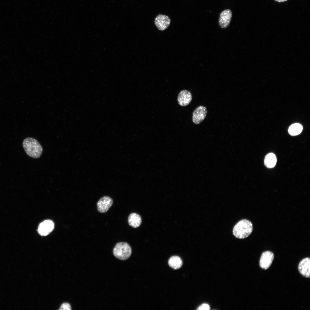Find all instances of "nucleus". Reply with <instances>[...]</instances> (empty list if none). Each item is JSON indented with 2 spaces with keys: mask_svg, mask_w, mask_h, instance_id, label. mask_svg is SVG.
<instances>
[{
  "mask_svg": "<svg viewBox=\"0 0 310 310\" xmlns=\"http://www.w3.org/2000/svg\"><path fill=\"white\" fill-rule=\"evenodd\" d=\"M22 146L26 154L31 157L38 158L42 154V148L38 142L35 139L30 137L26 138L23 141Z\"/></svg>",
  "mask_w": 310,
  "mask_h": 310,
  "instance_id": "f257e3e1",
  "label": "nucleus"
},
{
  "mask_svg": "<svg viewBox=\"0 0 310 310\" xmlns=\"http://www.w3.org/2000/svg\"><path fill=\"white\" fill-rule=\"evenodd\" d=\"M253 229V225L251 222L247 219H243L239 221L234 226L233 233L238 238L245 239L251 234Z\"/></svg>",
  "mask_w": 310,
  "mask_h": 310,
  "instance_id": "f03ea898",
  "label": "nucleus"
},
{
  "mask_svg": "<svg viewBox=\"0 0 310 310\" xmlns=\"http://www.w3.org/2000/svg\"><path fill=\"white\" fill-rule=\"evenodd\" d=\"M132 253L131 247L127 243L120 242L117 243L114 247L113 253L117 259L122 260L127 259Z\"/></svg>",
  "mask_w": 310,
  "mask_h": 310,
  "instance_id": "7ed1b4c3",
  "label": "nucleus"
},
{
  "mask_svg": "<svg viewBox=\"0 0 310 310\" xmlns=\"http://www.w3.org/2000/svg\"><path fill=\"white\" fill-rule=\"evenodd\" d=\"M113 203V200L111 197L108 196L102 197L97 202L98 211L101 213L106 212L112 205Z\"/></svg>",
  "mask_w": 310,
  "mask_h": 310,
  "instance_id": "20e7f679",
  "label": "nucleus"
},
{
  "mask_svg": "<svg viewBox=\"0 0 310 310\" xmlns=\"http://www.w3.org/2000/svg\"><path fill=\"white\" fill-rule=\"evenodd\" d=\"M207 112L206 108L205 106H200L197 107L192 114V120L193 123L196 124L200 123L205 119Z\"/></svg>",
  "mask_w": 310,
  "mask_h": 310,
  "instance_id": "39448f33",
  "label": "nucleus"
},
{
  "mask_svg": "<svg viewBox=\"0 0 310 310\" xmlns=\"http://www.w3.org/2000/svg\"><path fill=\"white\" fill-rule=\"evenodd\" d=\"M274 257L273 253L270 251H267L263 253L259 261L260 267L265 270L268 269L271 265Z\"/></svg>",
  "mask_w": 310,
  "mask_h": 310,
  "instance_id": "423d86ee",
  "label": "nucleus"
},
{
  "mask_svg": "<svg viewBox=\"0 0 310 310\" xmlns=\"http://www.w3.org/2000/svg\"><path fill=\"white\" fill-rule=\"evenodd\" d=\"M170 20L167 16L162 14H159L155 18L154 24L160 30L163 31L169 26Z\"/></svg>",
  "mask_w": 310,
  "mask_h": 310,
  "instance_id": "0eeeda50",
  "label": "nucleus"
},
{
  "mask_svg": "<svg viewBox=\"0 0 310 310\" xmlns=\"http://www.w3.org/2000/svg\"><path fill=\"white\" fill-rule=\"evenodd\" d=\"M232 17V12L230 9H226L220 14L218 24L222 28H225L229 25Z\"/></svg>",
  "mask_w": 310,
  "mask_h": 310,
  "instance_id": "6e6552de",
  "label": "nucleus"
},
{
  "mask_svg": "<svg viewBox=\"0 0 310 310\" xmlns=\"http://www.w3.org/2000/svg\"><path fill=\"white\" fill-rule=\"evenodd\" d=\"M54 226V223L52 220H45L39 224L38 230V232L41 236H46L52 231Z\"/></svg>",
  "mask_w": 310,
  "mask_h": 310,
  "instance_id": "1a4fd4ad",
  "label": "nucleus"
},
{
  "mask_svg": "<svg viewBox=\"0 0 310 310\" xmlns=\"http://www.w3.org/2000/svg\"><path fill=\"white\" fill-rule=\"evenodd\" d=\"M192 99V96L190 92L187 90H183L179 94L177 101L179 105L185 106L188 105Z\"/></svg>",
  "mask_w": 310,
  "mask_h": 310,
  "instance_id": "9d476101",
  "label": "nucleus"
},
{
  "mask_svg": "<svg viewBox=\"0 0 310 310\" xmlns=\"http://www.w3.org/2000/svg\"><path fill=\"white\" fill-rule=\"evenodd\" d=\"M298 270L300 273L306 278L310 276V259L306 257L303 259L298 266Z\"/></svg>",
  "mask_w": 310,
  "mask_h": 310,
  "instance_id": "9b49d317",
  "label": "nucleus"
},
{
  "mask_svg": "<svg viewBox=\"0 0 310 310\" xmlns=\"http://www.w3.org/2000/svg\"><path fill=\"white\" fill-rule=\"evenodd\" d=\"M128 221L129 225L134 228L139 227L142 222L141 216L135 213H131L129 215Z\"/></svg>",
  "mask_w": 310,
  "mask_h": 310,
  "instance_id": "f8f14e48",
  "label": "nucleus"
},
{
  "mask_svg": "<svg viewBox=\"0 0 310 310\" xmlns=\"http://www.w3.org/2000/svg\"><path fill=\"white\" fill-rule=\"evenodd\" d=\"M169 266L175 270L180 268L183 264L181 258L177 256L171 257L168 261Z\"/></svg>",
  "mask_w": 310,
  "mask_h": 310,
  "instance_id": "ddd939ff",
  "label": "nucleus"
},
{
  "mask_svg": "<svg viewBox=\"0 0 310 310\" xmlns=\"http://www.w3.org/2000/svg\"><path fill=\"white\" fill-rule=\"evenodd\" d=\"M276 157L275 155L272 153L268 154L265 158V165L268 168H272L274 167L276 164Z\"/></svg>",
  "mask_w": 310,
  "mask_h": 310,
  "instance_id": "4468645a",
  "label": "nucleus"
},
{
  "mask_svg": "<svg viewBox=\"0 0 310 310\" xmlns=\"http://www.w3.org/2000/svg\"><path fill=\"white\" fill-rule=\"evenodd\" d=\"M302 130V125L300 124L296 123L292 124L290 127L288 131L290 135H296L301 133Z\"/></svg>",
  "mask_w": 310,
  "mask_h": 310,
  "instance_id": "2eb2a0df",
  "label": "nucleus"
},
{
  "mask_svg": "<svg viewBox=\"0 0 310 310\" xmlns=\"http://www.w3.org/2000/svg\"><path fill=\"white\" fill-rule=\"evenodd\" d=\"M210 307L208 304L204 303L200 305L197 309L198 310H209Z\"/></svg>",
  "mask_w": 310,
  "mask_h": 310,
  "instance_id": "dca6fc26",
  "label": "nucleus"
},
{
  "mask_svg": "<svg viewBox=\"0 0 310 310\" xmlns=\"http://www.w3.org/2000/svg\"><path fill=\"white\" fill-rule=\"evenodd\" d=\"M59 310H71V307L69 304L67 303H65L63 304L61 306Z\"/></svg>",
  "mask_w": 310,
  "mask_h": 310,
  "instance_id": "f3484780",
  "label": "nucleus"
},
{
  "mask_svg": "<svg viewBox=\"0 0 310 310\" xmlns=\"http://www.w3.org/2000/svg\"><path fill=\"white\" fill-rule=\"evenodd\" d=\"M275 0V1H277V2H283L286 1L288 0Z\"/></svg>",
  "mask_w": 310,
  "mask_h": 310,
  "instance_id": "a211bd4d",
  "label": "nucleus"
}]
</instances>
